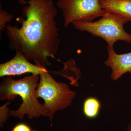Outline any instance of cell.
<instances>
[{
    "label": "cell",
    "instance_id": "cell-4",
    "mask_svg": "<svg viewBox=\"0 0 131 131\" xmlns=\"http://www.w3.org/2000/svg\"><path fill=\"white\" fill-rule=\"evenodd\" d=\"M101 17L97 21H74L71 24L77 30L102 38L110 48H113L114 44L118 40L131 43V34L124 28V25L129 21L127 19L119 14L108 12Z\"/></svg>",
    "mask_w": 131,
    "mask_h": 131
},
{
    "label": "cell",
    "instance_id": "cell-12",
    "mask_svg": "<svg viewBox=\"0 0 131 131\" xmlns=\"http://www.w3.org/2000/svg\"><path fill=\"white\" fill-rule=\"evenodd\" d=\"M12 131H32L30 127L25 124L16 125L14 127Z\"/></svg>",
    "mask_w": 131,
    "mask_h": 131
},
{
    "label": "cell",
    "instance_id": "cell-3",
    "mask_svg": "<svg viewBox=\"0 0 131 131\" xmlns=\"http://www.w3.org/2000/svg\"><path fill=\"white\" fill-rule=\"evenodd\" d=\"M39 76L36 96L43 99V116L49 117L52 122L56 112L64 110L71 105L76 93L71 90L66 83L55 81L47 70L43 71Z\"/></svg>",
    "mask_w": 131,
    "mask_h": 131
},
{
    "label": "cell",
    "instance_id": "cell-6",
    "mask_svg": "<svg viewBox=\"0 0 131 131\" xmlns=\"http://www.w3.org/2000/svg\"><path fill=\"white\" fill-rule=\"evenodd\" d=\"M47 70L46 68L31 63L20 52L15 51V56L11 60L0 64V77L16 75L26 73L40 75Z\"/></svg>",
    "mask_w": 131,
    "mask_h": 131
},
{
    "label": "cell",
    "instance_id": "cell-13",
    "mask_svg": "<svg viewBox=\"0 0 131 131\" xmlns=\"http://www.w3.org/2000/svg\"><path fill=\"white\" fill-rule=\"evenodd\" d=\"M18 2L19 4H20L21 5L26 6V1L25 0H18Z\"/></svg>",
    "mask_w": 131,
    "mask_h": 131
},
{
    "label": "cell",
    "instance_id": "cell-7",
    "mask_svg": "<svg viewBox=\"0 0 131 131\" xmlns=\"http://www.w3.org/2000/svg\"><path fill=\"white\" fill-rule=\"evenodd\" d=\"M108 57L104 62L106 66L112 70L111 79L116 81L127 72L131 74V52L126 54H118L114 48L107 46Z\"/></svg>",
    "mask_w": 131,
    "mask_h": 131
},
{
    "label": "cell",
    "instance_id": "cell-8",
    "mask_svg": "<svg viewBox=\"0 0 131 131\" xmlns=\"http://www.w3.org/2000/svg\"><path fill=\"white\" fill-rule=\"evenodd\" d=\"M101 7L106 12L124 16L131 21V0H100Z\"/></svg>",
    "mask_w": 131,
    "mask_h": 131
},
{
    "label": "cell",
    "instance_id": "cell-9",
    "mask_svg": "<svg viewBox=\"0 0 131 131\" xmlns=\"http://www.w3.org/2000/svg\"><path fill=\"white\" fill-rule=\"evenodd\" d=\"M101 105L98 99L90 97L84 101L83 112L86 117L89 119H94L98 117Z\"/></svg>",
    "mask_w": 131,
    "mask_h": 131
},
{
    "label": "cell",
    "instance_id": "cell-14",
    "mask_svg": "<svg viewBox=\"0 0 131 131\" xmlns=\"http://www.w3.org/2000/svg\"><path fill=\"white\" fill-rule=\"evenodd\" d=\"M127 131H131V121L128 126Z\"/></svg>",
    "mask_w": 131,
    "mask_h": 131
},
{
    "label": "cell",
    "instance_id": "cell-1",
    "mask_svg": "<svg viewBox=\"0 0 131 131\" xmlns=\"http://www.w3.org/2000/svg\"><path fill=\"white\" fill-rule=\"evenodd\" d=\"M22 9V17L16 19L20 27L8 24L6 35L8 47L24 54L28 61L46 68L51 65L48 58H55L60 40L56 18V7L52 0H29Z\"/></svg>",
    "mask_w": 131,
    "mask_h": 131
},
{
    "label": "cell",
    "instance_id": "cell-2",
    "mask_svg": "<svg viewBox=\"0 0 131 131\" xmlns=\"http://www.w3.org/2000/svg\"><path fill=\"white\" fill-rule=\"evenodd\" d=\"M39 77V75L32 74L19 80L9 77L3 80L0 85V100L14 101L19 95L23 101L18 110H10V116L22 120L26 115L29 119L43 115L42 104L36 95Z\"/></svg>",
    "mask_w": 131,
    "mask_h": 131
},
{
    "label": "cell",
    "instance_id": "cell-10",
    "mask_svg": "<svg viewBox=\"0 0 131 131\" xmlns=\"http://www.w3.org/2000/svg\"><path fill=\"white\" fill-rule=\"evenodd\" d=\"M14 16L12 14H8V12L2 9V5L1 4L0 7V33L1 35L2 31L6 28V23L12 21Z\"/></svg>",
    "mask_w": 131,
    "mask_h": 131
},
{
    "label": "cell",
    "instance_id": "cell-5",
    "mask_svg": "<svg viewBox=\"0 0 131 131\" xmlns=\"http://www.w3.org/2000/svg\"><path fill=\"white\" fill-rule=\"evenodd\" d=\"M100 0H59L58 7L62 12L64 26L74 21H92L107 13L101 7Z\"/></svg>",
    "mask_w": 131,
    "mask_h": 131
},
{
    "label": "cell",
    "instance_id": "cell-11",
    "mask_svg": "<svg viewBox=\"0 0 131 131\" xmlns=\"http://www.w3.org/2000/svg\"><path fill=\"white\" fill-rule=\"evenodd\" d=\"M10 103L9 101H8L7 102L0 107V126L1 128H3L4 124L10 116V110L8 106Z\"/></svg>",
    "mask_w": 131,
    "mask_h": 131
}]
</instances>
